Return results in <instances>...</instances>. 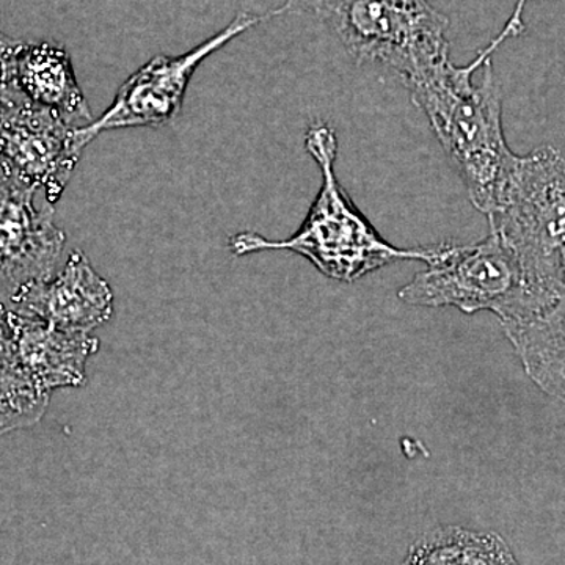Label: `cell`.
Wrapping results in <instances>:
<instances>
[{"mask_svg":"<svg viewBox=\"0 0 565 565\" xmlns=\"http://www.w3.org/2000/svg\"><path fill=\"white\" fill-rule=\"evenodd\" d=\"M503 330L531 381L565 404V296L526 321L503 323Z\"/></svg>","mask_w":565,"mask_h":565,"instance_id":"obj_12","label":"cell"},{"mask_svg":"<svg viewBox=\"0 0 565 565\" xmlns=\"http://www.w3.org/2000/svg\"><path fill=\"white\" fill-rule=\"evenodd\" d=\"M22 41L10 39L0 32V96L17 90V58Z\"/></svg>","mask_w":565,"mask_h":565,"instance_id":"obj_15","label":"cell"},{"mask_svg":"<svg viewBox=\"0 0 565 565\" xmlns=\"http://www.w3.org/2000/svg\"><path fill=\"white\" fill-rule=\"evenodd\" d=\"M403 565H520L500 534L462 526L435 527L408 550Z\"/></svg>","mask_w":565,"mask_h":565,"instance_id":"obj_13","label":"cell"},{"mask_svg":"<svg viewBox=\"0 0 565 565\" xmlns=\"http://www.w3.org/2000/svg\"><path fill=\"white\" fill-rule=\"evenodd\" d=\"M397 297L412 307L489 311L501 323L526 321L555 305L535 291L514 252L494 233L470 245L441 243L437 258Z\"/></svg>","mask_w":565,"mask_h":565,"instance_id":"obj_5","label":"cell"},{"mask_svg":"<svg viewBox=\"0 0 565 565\" xmlns=\"http://www.w3.org/2000/svg\"><path fill=\"white\" fill-rule=\"evenodd\" d=\"M285 13H289L286 3L262 14L241 11L223 31L203 41L192 51L174 57L158 55L151 58L129 79L122 82L114 103L98 120L79 128L82 139L90 145L99 134L115 129L169 125L181 114L185 92L203 61L236 36Z\"/></svg>","mask_w":565,"mask_h":565,"instance_id":"obj_6","label":"cell"},{"mask_svg":"<svg viewBox=\"0 0 565 565\" xmlns=\"http://www.w3.org/2000/svg\"><path fill=\"white\" fill-rule=\"evenodd\" d=\"M404 85L462 178L471 204L489 218L516 159L505 141L503 93L489 52L465 66L446 58Z\"/></svg>","mask_w":565,"mask_h":565,"instance_id":"obj_1","label":"cell"},{"mask_svg":"<svg viewBox=\"0 0 565 565\" xmlns=\"http://www.w3.org/2000/svg\"><path fill=\"white\" fill-rule=\"evenodd\" d=\"M9 307L57 329L93 333L111 318L114 292L87 256L74 250L58 273L24 286Z\"/></svg>","mask_w":565,"mask_h":565,"instance_id":"obj_9","label":"cell"},{"mask_svg":"<svg viewBox=\"0 0 565 565\" xmlns=\"http://www.w3.org/2000/svg\"><path fill=\"white\" fill-rule=\"evenodd\" d=\"M550 303L565 296V152L535 148L516 156L497 210L487 218Z\"/></svg>","mask_w":565,"mask_h":565,"instance_id":"obj_3","label":"cell"},{"mask_svg":"<svg viewBox=\"0 0 565 565\" xmlns=\"http://www.w3.org/2000/svg\"><path fill=\"white\" fill-rule=\"evenodd\" d=\"M40 193L0 172V305L31 282L57 273L65 233L55 225L50 203Z\"/></svg>","mask_w":565,"mask_h":565,"instance_id":"obj_8","label":"cell"},{"mask_svg":"<svg viewBox=\"0 0 565 565\" xmlns=\"http://www.w3.org/2000/svg\"><path fill=\"white\" fill-rule=\"evenodd\" d=\"M563 264H564V275H565V248H564V255H563Z\"/></svg>","mask_w":565,"mask_h":565,"instance_id":"obj_17","label":"cell"},{"mask_svg":"<svg viewBox=\"0 0 565 565\" xmlns=\"http://www.w3.org/2000/svg\"><path fill=\"white\" fill-rule=\"evenodd\" d=\"M6 310L0 311V435L40 422L51 397L32 385L11 355L3 332Z\"/></svg>","mask_w":565,"mask_h":565,"instance_id":"obj_14","label":"cell"},{"mask_svg":"<svg viewBox=\"0 0 565 565\" xmlns=\"http://www.w3.org/2000/svg\"><path fill=\"white\" fill-rule=\"evenodd\" d=\"M334 33L356 63L381 65L404 82L451 57L448 17L429 0H286Z\"/></svg>","mask_w":565,"mask_h":565,"instance_id":"obj_4","label":"cell"},{"mask_svg":"<svg viewBox=\"0 0 565 565\" xmlns=\"http://www.w3.org/2000/svg\"><path fill=\"white\" fill-rule=\"evenodd\" d=\"M305 150L321 170L322 184L300 228L280 241L250 232L234 234L228 241L233 255L292 252L308 259L327 278L343 282L360 280L401 259L429 264L437 258L441 243L415 248L396 247L349 199L334 169L338 139L330 122L315 121L308 126Z\"/></svg>","mask_w":565,"mask_h":565,"instance_id":"obj_2","label":"cell"},{"mask_svg":"<svg viewBox=\"0 0 565 565\" xmlns=\"http://www.w3.org/2000/svg\"><path fill=\"white\" fill-rule=\"evenodd\" d=\"M3 332L11 355L41 393L85 384L87 362L99 349L93 333L68 332L7 308Z\"/></svg>","mask_w":565,"mask_h":565,"instance_id":"obj_10","label":"cell"},{"mask_svg":"<svg viewBox=\"0 0 565 565\" xmlns=\"http://www.w3.org/2000/svg\"><path fill=\"white\" fill-rule=\"evenodd\" d=\"M530 2L531 0H516L515 9L512 11L511 18L505 22L503 31L500 32L505 40L514 39V36H519L520 33L525 31L523 13H525L526 6Z\"/></svg>","mask_w":565,"mask_h":565,"instance_id":"obj_16","label":"cell"},{"mask_svg":"<svg viewBox=\"0 0 565 565\" xmlns=\"http://www.w3.org/2000/svg\"><path fill=\"white\" fill-rule=\"evenodd\" d=\"M85 148L79 128L25 98L20 88L0 96V172L51 206L61 200Z\"/></svg>","mask_w":565,"mask_h":565,"instance_id":"obj_7","label":"cell"},{"mask_svg":"<svg viewBox=\"0 0 565 565\" xmlns=\"http://www.w3.org/2000/svg\"><path fill=\"white\" fill-rule=\"evenodd\" d=\"M17 85L25 98L61 115L74 128L95 121L70 54L61 46L22 43L17 58Z\"/></svg>","mask_w":565,"mask_h":565,"instance_id":"obj_11","label":"cell"}]
</instances>
